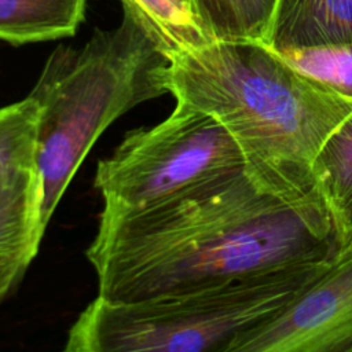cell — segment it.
I'll return each instance as SVG.
<instances>
[{
    "mask_svg": "<svg viewBox=\"0 0 352 352\" xmlns=\"http://www.w3.org/2000/svg\"><path fill=\"white\" fill-rule=\"evenodd\" d=\"M243 168L236 142L219 121L176 102L165 120L129 131L99 160L94 184L103 198L102 213H124Z\"/></svg>",
    "mask_w": 352,
    "mask_h": 352,
    "instance_id": "obj_5",
    "label": "cell"
},
{
    "mask_svg": "<svg viewBox=\"0 0 352 352\" xmlns=\"http://www.w3.org/2000/svg\"><path fill=\"white\" fill-rule=\"evenodd\" d=\"M275 52L298 73L352 99V41Z\"/></svg>",
    "mask_w": 352,
    "mask_h": 352,
    "instance_id": "obj_13",
    "label": "cell"
},
{
    "mask_svg": "<svg viewBox=\"0 0 352 352\" xmlns=\"http://www.w3.org/2000/svg\"><path fill=\"white\" fill-rule=\"evenodd\" d=\"M45 228L38 173L0 190V280L7 286L12 287L28 270Z\"/></svg>",
    "mask_w": 352,
    "mask_h": 352,
    "instance_id": "obj_7",
    "label": "cell"
},
{
    "mask_svg": "<svg viewBox=\"0 0 352 352\" xmlns=\"http://www.w3.org/2000/svg\"><path fill=\"white\" fill-rule=\"evenodd\" d=\"M352 41V0H278L265 40L274 51Z\"/></svg>",
    "mask_w": 352,
    "mask_h": 352,
    "instance_id": "obj_8",
    "label": "cell"
},
{
    "mask_svg": "<svg viewBox=\"0 0 352 352\" xmlns=\"http://www.w3.org/2000/svg\"><path fill=\"white\" fill-rule=\"evenodd\" d=\"M329 258L129 302L96 296L69 329L63 349L226 352L236 337L285 309L326 270Z\"/></svg>",
    "mask_w": 352,
    "mask_h": 352,
    "instance_id": "obj_4",
    "label": "cell"
},
{
    "mask_svg": "<svg viewBox=\"0 0 352 352\" xmlns=\"http://www.w3.org/2000/svg\"><path fill=\"white\" fill-rule=\"evenodd\" d=\"M243 40L265 44L278 0H231Z\"/></svg>",
    "mask_w": 352,
    "mask_h": 352,
    "instance_id": "obj_15",
    "label": "cell"
},
{
    "mask_svg": "<svg viewBox=\"0 0 352 352\" xmlns=\"http://www.w3.org/2000/svg\"><path fill=\"white\" fill-rule=\"evenodd\" d=\"M87 0H0V40L12 45L73 36Z\"/></svg>",
    "mask_w": 352,
    "mask_h": 352,
    "instance_id": "obj_10",
    "label": "cell"
},
{
    "mask_svg": "<svg viewBox=\"0 0 352 352\" xmlns=\"http://www.w3.org/2000/svg\"><path fill=\"white\" fill-rule=\"evenodd\" d=\"M226 352H352V242L285 309L236 337Z\"/></svg>",
    "mask_w": 352,
    "mask_h": 352,
    "instance_id": "obj_6",
    "label": "cell"
},
{
    "mask_svg": "<svg viewBox=\"0 0 352 352\" xmlns=\"http://www.w3.org/2000/svg\"><path fill=\"white\" fill-rule=\"evenodd\" d=\"M121 1L169 59L212 41L190 0Z\"/></svg>",
    "mask_w": 352,
    "mask_h": 352,
    "instance_id": "obj_11",
    "label": "cell"
},
{
    "mask_svg": "<svg viewBox=\"0 0 352 352\" xmlns=\"http://www.w3.org/2000/svg\"><path fill=\"white\" fill-rule=\"evenodd\" d=\"M10 289H11L10 286H7L4 282H1V280H0V298H1V297H4V296L10 292Z\"/></svg>",
    "mask_w": 352,
    "mask_h": 352,
    "instance_id": "obj_16",
    "label": "cell"
},
{
    "mask_svg": "<svg viewBox=\"0 0 352 352\" xmlns=\"http://www.w3.org/2000/svg\"><path fill=\"white\" fill-rule=\"evenodd\" d=\"M166 84L176 102L228 131L258 190L327 214L312 165L329 135L352 113V99L253 40H212L172 56Z\"/></svg>",
    "mask_w": 352,
    "mask_h": 352,
    "instance_id": "obj_2",
    "label": "cell"
},
{
    "mask_svg": "<svg viewBox=\"0 0 352 352\" xmlns=\"http://www.w3.org/2000/svg\"><path fill=\"white\" fill-rule=\"evenodd\" d=\"M118 26L81 45H58L28 94L38 106L37 172L48 226L81 162L104 129L168 92L169 58L125 7Z\"/></svg>",
    "mask_w": 352,
    "mask_h": 352,
    "instance_id": "obj_3",
    "label": "cell"
},
{
    "mask_svg": "<svg viewBox=\"0 0 352 352\" xmlns=\"http://www.w3.org/2000/svg\"><path fill=\"white\" fill-rule=\"evenodd\" d=\"M212 40H243L231 0H190Z\"/></svg>",
    "mask_w": 352,
    "mask_h": 352,
    "instance_id": "obj_14",
    "label": "cell"
},
{
    "mask_svg": "<svg viewBox=\"0 0 352 352\" xmlns=\"http://www.w3.org/2000/svg\"><path fill=\"white\" fill-rule=\"evenodd\" d=\"M337 248L326 213L263 192L243 168L144 209L100 212L85 256L98 296L129 302L326 260Z\"/></svg>",
    "mask_w": 352,
    "mask_h": 352,
    "instance_id": "obj_1",
    "label": "cell"
},
{
    "mask_svg": "<svg viewBox=\"0 0 352 352\" xmlns=\"http://www.w3.org/2000/svg\"><path fill=\"white\" fill-rule=\"evenodd\" d=\"M38 106L32 96L0 107V190L37 172Z\"/></svg>",
    "mask_w": 352,
    "mask_h": 352,
    "instance_id": "obj_12",
    "label": "cell"
},
{
    "mask_svg": "<svg viewBox=\"0 0 352 352\" xmlns=\"http://www.w3.org/2000/svg\"><path fill=\"white\" fill-rule=\"evenodd\" d=\"M315 190L329 214L337 246L352 242V113L320 147L314 165Z\"/></svg>",
    "mask_w": 352,
    "mask_h": 352,
    "instance_id": "obj_9",
    "label": "cell"
}]
</instances>
